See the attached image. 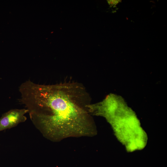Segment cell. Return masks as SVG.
Returning <instances> with one entry per match:
<instances>
[{"label": "cell", "mask_w": 167, "mask_h": 167, "mask_svg": "<svg viewBox=\"0 0 167 167\" xmlns=\"http://www.w3.org/2000/svg\"><path fill=\"white\" fill-rule=\"evenodd\" d=\"M27 109H14L2 114L0 118V131L16 126L27 120L25 114L28 113Z\"/></svg>", "instance_id": "cell-2"}, {"label": "cell", "mask_w": 167, "mask_h": 167, "mask_svg": "<svg viewBox=\"0 0 167 167\" xmlns=\"http://www.w3.org/2000/svg\"><path fill=\"white\" fill-rule=\"evenodd\" d=\"M19 91L20 101L28 110L31 121L48 139L58 142L96 134L87 108L91 97L81 84L42 85L29 80L21 84Z\"/></svg>", "instance_id": "cell-1"}, {"label": "cell", "mask_w": 167, "mask_h": 167, "mask_svg": "<svg viewBox=\"0 0 167 167\" xmlns=\"http://www.w3.org/2000/svg\"><path fill=\"white\" fill-rule=\"evenodd\" d=\"M107 1L109 4L112 6L116 5L118 3L119 1V0H108Z\"/></svg>", "instance_id": "cell-3"}]
</instances>
